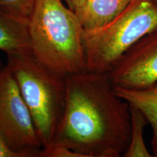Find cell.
I'll return each mask as SVG.
<instances>
[{
  "mask_svg": "<svg viewBox=\"0 0 157 157\" xmlns=\"http://www.w3.org/2000/svg\"><path fill=\"white\" fill-rule=\"evenodd\" d=\"M66 80V105L52 144L82 157L122 156L130 138L129 105L117 95L108 73L84 70Z\"/></svg>",
  "mask_w": 157,
  "mask_h": 157,
  "instance_id": "obj_1",
  "label": "cell"
},
{
  "mask_svg": "<svg viewBox=\"0 0 157 157\" xmlns=\"http://www.w3.org/2000/svg\"><path fill=\"white\" fill-rule=\"evenodd\" d=\"M131 0H87L80 17L85 31L104 26L118 16Z\"/></svg>",
  "mask_w": 157,
  "mask_h": 157,
  "instance_id": "obj_9",
  "label": "cell"
},
{
  "mask_svg": "<svg viewBox=\"0 0 157 157\" xmlns=\"http://www.w3.org/2000/svg\"><path fill=\"white\" fill-rule=\"evenodd\" d=\"M0 157H21L17 153L13 151L0 134Z\"/></svg>",
  "mask_w": 157,
  "mask_h": 157,
  "instance_id": "obj_13",
  "label": "cell"
},
{
  "mask_svg": "<svg viewBox=\"0 0 157 157\" xmlns=\"http://www.w3.org/2000/svg\"><path fill=\"white\" fill-rule=\"evenodd\" d=\"M114 90L119 98L143 113L152 129V146L157 145V82L143 88L117 87Z\"/></svg>",
  "mask_w": 157,
  "mask_h": 157,
  "instance_id": "obj_8",
  "label": "cell"
},
{
  "mask_svg": "<svg viewBox=\"0 0 157 157\" xmlns=\"http://www.w3.org/2000/svg\"><path fill=\"white\" fill-rule=\"evenodd\" d=\"M157 29L155 0H131L112 21L99 29L83 31L86 70L108 73L133 44Z\"/></svg>",
  "mask_w": 157,
  "mask_h": 157,
  "instance_id": "obj_4",
  "label": "cell"
},
{
  "mask_svg": "<svg viewBox=\"0 0 157 157\" xmlns=\"http://www.w3.org/2000/svg\"><path fill=\"white\" fill-rule=\"evenodd\" d=\"M39 157H82V156L63 145L52 144L41 150Z\"/></svg>",
  "mask_w": 157,
  "mask_h": 157,
  "instance_id": "obj_12",
  "label": "cell"
},
{
  "mask_svg": "<svg viewBox=\"0 0 157 157\" xmlns=\"http://www.w3.org/2000/svg\"><path fill=\"white\" fill-rule=\"evenodd\" d=\"M3 68V66H2V60L1 59H0V71H1L2 69Z\"/></svg>",
  "mask_w": 157,
  "mask_h": 157,
  "instance_id": "obj_16",
  "label": "cell"
},
{
  "mask_svg": "<svg viewBox=\"0 0 157 157\" xmlns=\"http://www.w3.org/2000/svg\"><path fill=\"white\" fill-rule=\"evenodd\" d=\"M7 57L40 138L42 148L51 146L66 105V76L53 71L32 52Z\"/></svg>",
  "mask_w": 157,
  "mask_h": 157,
  "instance_id": "obj_3",
  "label": "cell"
},
{
  "mask_svg": "<svg viewBox=\"0 0 157 157\" xmlns=\"http://www.w3.org/2000/svg\"><path fill=\"white\" fill-rule=\"evenodd\" d=\"M0 50L7 56L32 52L28 21L0 10Z\"/></svg>",
  "mask_w": 157,
  "mask_h": 157,
  "instance_id": "obj_7",
  "label": "cell"
},
{
  "mask_svg": "<svg viewBox=\"0 0 157 157\" xmlns=\"http://www.w3.org/2000/svg\"><path fill=\"white\" fill-rule=\"evenodd\" d=\"M153 148V154H154V156L157 157V145L154 146H152Z\"/></svg>",
  "mask_w": 157,
  "mask_h": 157,
  "instance_id": "obj_15",
  "label": "cell"
},
{
  "mask_svg": "<svg viewBox=\"0 0 157 157\" xmlns=\"http://www.w3.org/2000/svg\"><path fill=\"white\" fill-rule=\"evenodd\" d=\"M29 28L32 53L44 66L65 76L86 70L81 21L62 0H36Z\"/></svg>",
  "mask_w": 157,
  "mask_h": 157,
  "instance_id": "obj_2",
  "label": "cell"
},
{
  "mask_svg": "<svg viewBox=\"0 0 157 157\" xmlns=\"http://www.w3.org/2000/svg\"><path fill=\"white\" fill-rule=\"evenodd\" d=\"M114 87L143 88L157 82V29L133 44L108 72Z\"/></svg>",
  "mask_w": 157,
  "mask_h": 157,
  "instance_id": "obj_6",
  "label": "cell"
},
{
  "mask_svg": "<svg viewBox=\"0 0 157 157\" xmlns=\"http://www.w3.org/2000/svg\"><path fill=\"white\" fill-rule=\"evenodd\" d=\"M0 134L21 157H39L42 143L7 64L0 71Z\"/></svg>",
  "mask_w": 157,
  "mask_h": 157,
  "instance_id": "obj_5",
  "label": "cell"
},
{
  "mask_svg": "<svg viewBox=\"0 0 157 157\" xmlns=\"http://www.w3.org/2000/svg\"><path fill=\"white\" fill-rule=\"evenodd\" d=\"M65 1L67 3L68 7L72 10L80 19L87 0H65Z\"/></svg>",
  "mask_w": 157,
  "mask_h": 157,
  "instance_id": "obj_14",
  "label": "cell"
},
{
  "mask_svg": "<svg viewBox=\"0 0 157 157\" xmlns=\"http://www.w3.org/2000/svg\"><path fill=\"white\" fill-rule=\"evenodd\" d=\"M155 1H156V2H157V0H155Z\"/></svg>",
  "mask_w": 157,
  "mask_h": 157,
  "instance_id": "obj_17",
  "label": "cell"
},
{
  "mask_svg": "<svg viewBox=\"0 0 157 157\" xmlns=\"http://www.w3.org/2000/svg\"><path fill=\"white\" fill-rule=\"evenodd\" d=\"M130 112V138L128 146L124 153V157H152L144 140V129L148 121L143 113L129 105Z\"/></svg>",
  "mask_w": 157,
  "mask_h": 157,
  "instance_id": "obj_10",
  "label": "cell"
},
{
  "mask_svg": "<svg viewBox=\"0 0 157 157\" xmlns=\"http://www.w3.org/2000/svg\"><path fill=\"white\" fill-rule=\"evenodd\" d=\"M36 0H0V10L17 18L29 21Z\"/></svg>",
  "mask_w": 157,
  "mask_h": 157,
  "instance_id": "obj_11",
  "label": "cell"
}]
</instances>
